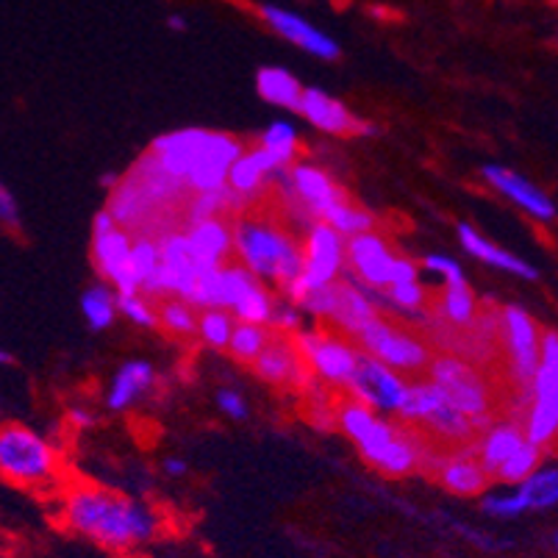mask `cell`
Listing matches in <instances>:
<instances>
[{"label": "cell", "mask_w": 558, "mask_h": 558, "mask_svg": "<svg viewBox=\"0 0 558 558\" xmlns=\"http://www.w3.org/2000/svg\"><path fill=\"white\" fill-rule=\"evenodd\" d=\"M159 326L165 328L170 337L190 339L197 333V326H201V317H195L192 306L186 301H165L159 306Z\"/></svg>", "instance_id": "37"}, {"label": "cell", "mask_w": 558, "mask_h": 558, "mask_svg": "<svg viewBox=\"0 0 558 558\" xmlns=\"http://www.w3.org/2000/svg\"><path fill=\"white\" fill-rule=\"evenodd\" d=\"M439 484L448 492L461 497L481 495L489 484V473H486L481 461L464 459V456H456V459L445 461L442 470H439Z\"/></svg>", "instance_id": "27"}, {"label": "cell", "mask_w": 558, "mask_h": 558, "mask_svg": "<svg viewBox=\"0 0 558 558\" xmlns=\"http://www.w3.org/2000/svg\"><path fill=\"white\" fill-rule=\"evenodd\" d=\"M117 292L114 287H106V283H95L81 295V314L89 323L93 331H106V328L114 323L117 317Z\"/></svg>", "instance_id": "31"}, {"label": "cell", "mask_w": 558, "mask_h": 558, "mask_svg": "<svg viewBox=\"0 0 558 558\" xmlns=\"http://www.w3.org/2000/svg\"><path fill=\"white\" fill-rule=\"evenodd\" d=\"M459 240H461V247H464L470 256L489 264V267L511 272V276L517 278H525V281H536V278H539V270H536L534 264H527L525 258L514 256V253L504 251V247H497L495 242L486 240L484 233H478L473 226H466V222H461L459 226Z\"/></svg>", "instance_id": "23"}, {"label": "cell", "mask_w": 558, "mask_h": 558, "mask_svg": "<svg viewBox=\"0 0 558 558\" xmlns=\"http://www.w3.org/2000/svg\"><path fill=\"white\" fill-rule=\"evenodd\" d=\"M481 509L489 517H497V520H511V517H520L522 511H527L525 500L520 497V492H495V495H486Z\"/></svg>", "instance_id": "43"}, {"label": "cell", "mask_w": 558, "mask_h": 558, "mask_svg": "<svg viewBox=\"0 0 558 558\" xmlns=\"http://www.w3.org/2000/svg\"><path fill=\"white\" fill-rule=\"evenodd\" d=\"M262 20L270 25L278 37H283L287 43L295 45V48L312 53L314 59L333 62V59L339 56L337 39L328 37L326 32H319L317 25L303 20L301 14L289 12V9H281V7H262Z\"/></svg>", "instance_id": "16"}, {"label": "cell", "mask_w": 558, "mask_h": 558, "mask_svg": "<svg viewBox=\"0 0 558 558\" xmlns=\"http://www.w3.org/2000/svg\"><path fill=\"white\" fill-rule=\"evenodd\" d=\"M242 154H245L242 140H236V136L231 134H222V131H211L209 145H206L201 161H197L195 170H192L186 186H190L195 195H201V192L226 190L228 175H231L233 165L242 159Z\"/></svg>", "instance_id": "14"}, {"label": "cell", "mask_w": 558, "mask_h": 558, "mask_svg": "<svg viewBox=\"0 0 558 558\" xmlns=\"http://www.w3.org/2000/svg\"><path fill=\"white\" fill-rule=\"evenodd\" d=\"M417 464H420L417 445L411 442L405 434H400V430L392 442H389L387 448L380 450V453L373 459L375 470H380V473L389 475V478H403V475L414 473Z\"/></svg>", "instance_id": "29"}, {"label": "cell", "mask_w": 558, "mask_h": 558, "mask_svg": "<svg viewBox=\"0 0 558 558\" xmlns=\"http://www.w3.org/2000/svg\"><path fill=\"white\" fill-rule=\"evenodd\" d=\"M356 342L359 348H362V353L378 359V362H384L387 367L398 369L400 375L420 373V369L430 367V362H434V359H430V350L425 348L417 337H411V333L392 326V323L384 317L373 319V323L359 333Z\"/></svg>", "instance_id": "5"}, {"label": "cell", "mask_w": 558, "mask_h": 558, "mask_svg": "<svg viewBox=\"0 0 558 558\" xmlns=\"http://www.w3.org/2000/svg\"><path fill=\"white\" fill-rule=\"evenodd\" d=\"M423 425L434 434L445 436V439H453V442H464L473 434L475 423L466 417L464 411H459L453 405V400L448 395H439V400L434 403V409L428 411V417L423 420Z\"/></svg>", "instance_id": "28"}, {"label": "cell", "mask_w": 558, "mask_h": 558, "mask_svg": "<svg viewBox=\"0 0 558 558\" xmlns=\"http://www.w3.org/2000/svg\"><path fill=\"white\" fill-rule=\"evenodd\" d=\"M258 148L270 150V154L276 156L283 167H292L298 150H301L298 148L295 125H289L287 120H276V123H272L270 129L262 134V140H258Z\"/></svg>", "instance_id": "35"}, {"label": "cell", "mask_w": 558, "mask_h": 558, "mask_svg": "<svg viewBox=\"0 0 558 558\" xmlns=\"http://www.w3.org/2000/svg\"><path fill=\"white\" fill-rule=\"evenodd\" d=\"M131 267H134L136 278L145 287L148 278L161 267V245L150 240H134V251H131Z\"/></svg>", "instance_id": "41"}, {"label": "cell", "mask_w": 558, "mask_h": 558, "mask_svg": "<svg viewBox=\"0 0 558 558\" xmlns=\"http://www.w3.org/2000/svg\"><path fill=\"white\" fill-rule=\"evenodd\" d=\"M395 436H398V428H395L392 423H387V420H375V425L373 428H369V434L364 436L362 442H359V450H362V456H364V461H367V464H373V459L375 456L380 453V450L387 448L389 442H392Z\"/></svg>", "instance_id": "44"}, {"label": "cell", "mask_w": 558, "mask_h": 558, "mask_svg": "<svg viewBox=\"0 0 558 558\" xmlns=\"http://www.w3.org/2000/svg\"><path fill=\"white\" fill-rule=\"evenodd\" d=\"M428 373L436 387L453 400L456 409L464 411L475 425L484 423L492 409V398L489 387H486V380L481 378L478 369H473L456 356H436L430 362Z\"/></svg>", "instance_id": "6"}, {"label": "cell", "mask_w": 558, "mask_h": 558, "mask_svg": "<svg viewBox=\"0 0 558 558\" xmlns=\"http://www.w3.org/2000/svg\"><path fill=\"white\" fill-rule=\"evenodd\" d=\"M425 270H428L430 276L439 278L445 287H464L466 283L461 264L453 262V258H448V256H439V253H430V256H425Z\"/></svg>", "instance_id": "45"}, {"label": "cell", "mask_w": 558, "mask_h": 558, "mask_svg": "<svg viewBox=\"0 0 558 558\" xmlns=\"http://www.w3.org/2000/svg\"><path fill=\"white\" fill-rule=\"evenodd\" d=\"M167 25H170V28H175V32H186V20L181 17V14H170V17H167Z\"/></svg>", "instance_id": "55"}, {"label": "cell", "mask_w": 558, "mask_h": 558, "mask_svg": "<svg viewBox=\"0 0 558 558\" xmlns=\"http://www.w3.org/2000/svg\"><path fill=\"white\" fill-rule=\"evenodd\" d=\"M531 409L525 417V434L531 442L547 448L558 439V333L542 337V362L531 384Z\"/></svg>", "instance_id": "4"}, {"label": "cell", "mask_w": 558, "mask_h": 558, "mask_svg": "<svg viewBox=\"0 0 558 558\" xmlns=\"http://www.w3.org/2000/svg\"><path fill=\"white\" fill-rule=\"evenodd\" d=\"M120 228V222L114 220V215H111L109 209H104L100 215H95V222H93V236H106V233L117 231Z\"/></svg>", "instance_id": "52"}, {"label": "cell", "mask_w": 558, "mask_h": 558, "mask_svg": "<svg viewBox=\"0 0 558 558\" xmlns=\"http://www.w3.org/2000/svg\"><path fill=\"white\" fill-rule=\"evenodd\" d=\"M131 242L123 228L106 233V236H93V258L100 276L114 287L117 295H140L142 283L131 267Z\"/></svg>", "instance_id": "13"}, {"label": "cell", "mask_w": 558, "mask_h": 558, "mask_svg": "<svg viewBox=\"0 0 558 558\" xmlns=\"http://www.w3.org/2000/svg\"><path fill=\"white\" fill-rule=\"evenodd\" d=\"M527 442V434L511 423H500L486 430L484 442L478 448V461L489 475H500L506 464L517 456V450Z\"/></svg>", "instance_id": "25"}, {"label": "cell", "mask_w": 558, "mask_h": 558, "mask_svg": "<svg viewBox=\"0 0 558 558\" xmlns=\"http://www.w3.org/2000/svg\"><path fill=\"white\" fill-rule=\"evenodd\" d=\"M186 236H190L197 264H201V272L226 267V258L233 253V228L226 220L217 217V220L195 222L190 226Z\"/></svg>", "instance_id": "22"}, {"label": "cell", "mask_w": 558, "mask_h": 558, "mask_svg": "<svg viewBox=\"0 0 558 558\" xmlns=\"http://www.w3.org/2000/svg\"><path fill=\"white\" fill-rule=\"evenodd\" d=\"M350 398L359 403L369 405L373 411H384V414H400L405 392H409V380L398 373V369L387 367L378 359L359 353L356 373L348 384Z\"/></svg>", "instance_id": "7"}, {"label": "cell", "mask_w": 558, "mask_h": 558, "mask_svg": "<svg viewBox=\"0 0 558 558\" xmlns=\"http://www.w3.org/2000/svg\"><path fill=\"white\" fill-rule=\"evenodd\" d=\"M276 306L278 303L272 301L270 289L258 281L247 289L245 295H242V301L231 308V314L240 319V323H251V326H270Z\"/></svg>", "instance_id": "32"}, {"label": "cell", "mask_w": 558, "mask_h": 558, "mask_svg": "<svg viewBox=\"0 0 558 558\" xmlns=\"http://www.w3.org/2000/svg\"><path fill=\"white\" fill-rule=\"evenodd\" d=\"M398 258L400 256H395L392 247L387 245V240L375 231L348 240L350 270L359 278V283H364V287L369 289H378V292H387V289L392 287L395 264H398Z\"/></svg>", "instance_id": "12"}, {"label": "cell", "mask_w": 558, "mask_h": 558, "mask_svg": "<svg viewBox=\"0 0 558 558\" xmlns=\"http://www.w3.org/2000/svg\"><path fill=\"white\" fill-rule=\"evenodd\" d=\"M62 522L73 534L114 553H131L159 536L161 520L148 504L100 486H75L64 495Z\"/></svg>", "instance_id": "1"}, {"label": "cell", "mask_w": 558, "mask_h": 558, "mask_svg": "<svg viewBox=\"0 0 558 558\" xmlns=\"http://www.w3.org/2000/svg\"><path fill=\"white\" fill-rule=\"evenodd\" d=\"M475 308H478V303H475L473 289L466 287V283L464 287H445L442 314L453 323V326L459 328L470 326V323L475 319Z\"/></svg>", "instance_id": "38"}, {"label": "cell", "mask_w": 558, "mask_h": 558, "mask_svg": "<svg viewBox=\"0 0 558 558\" xmlns=\"http://www.w3.org/2000/svg\"><path fill=\"white\" fill-rule=\"evenodd\" d=\"M117 308H120V314L129 317L134 326L140 328L159 326V308L150 306L142 295H117Z\"/></svg>", "instance_id": "42"}, {"label": "cell", "mask_w": 558, "mask_h": 558, "mask_svg": "<svg viewBox=\"0 0 558 558\" xmlns=\"http://www.w3.org/2000/svg\"><path fill=\"white\" fill-rule=\"evenodd\" d=\"M161 245V264H165L167 276L172 281V295L179 301L192 303L197 292V281H201V264H197L195 251L190 245V236L181 231H170Z\"/></svg>", "instance_id": "19"}, {"label": "cell", "mask_w": 558, "mask_h": 558, "mask_svg": "<svg viewBox=\"0 0 558 558\" xmlns=\"http://www.w3.org/2000/svg\"><path fill=\"white\" fill-rule=\"evenodd\" d=\"M500 323H504L506 348H509L517 380H520L522 387H531L536 373H539L542 337H545V331H539L536 319L520 306H506L504 314H500Z\"/></svg>", "instance_id": "9"}, {"label": "cell", "mask_w": 558, "mask_h": 558, "mask_svg": "<svg viewBox=\"0 0 558 558\" xmlns=\"http://www.w3.org/2000/svg\"><path fill=\"white\" fill-rule=\"evenodd\" d=\"M211 131L203 129H181L172 131V134H161L150 142L148 156L159 165L161 172H167L170 179L186 184L195 170V165L201 161L203 150L209 145Z\"/></svg>", "instance_id": "10"}, {"label": "cell", "mask_w": 558, "mask_h": 558, "mask_svg": "<svg viewBox=\"0 0 558 558\" xmlns=\"http://www.w3.org/2000/svg\"><path fill=\"white\" fill-rule=\"evenodd\" d=\"M323 222L333 228L337 233H342L344 240H353V236H362V233H369L375 228V215H369L367 209H359L350 201L339 203L337 209L326 217Z\"/></svg>", "instance_id": "36"}, {"label": "cell", "mask_w": 558, "mask_h": 558, "mask_svg": "<svg viewBox=\"0 0 558 558\" xmlns=\"http://www.w3.org/2000/svg\"><path fill=\"white\" fill-rule=\"evenodd\" d=\"M295 342L306 367H312V373L319 380H328V384H337V387H348L353 373H356L359 353L362 350H353L344 339L326 331H301L295 333Z\"/></svg>", "instance_id": "8"}, {"label": "cell", "mask_w": 558, "mask_h": 558, "mask_svg": "<svg viewBox=\"0 0 558 558\" xmlns=\"http://www.w3.org/2000/svg\"><path fill=\"white\" fill-rule=\"evenodd\" d=\"M289 181H292V195H298V201L314 217H319V222L326 220L339 203L348 201L337 181L326 170H319L314 165H295L289 170Z\"/></svg>", "instance_id": "18"}, {"label": "cell", "mask_w": 558, "mask_h": 558, "mask_svg": "<svg viewBox=\"0 0 558 558\" xmlns=\"http://www.w3.org/2000/svg\"><path fill=\"white\" fill-rule=\"evenodd\" d=\"M165 473L170 478H184L190 473V464L184 459H179V456H170V459H165Z\"/></svg>", "instance_id": "53"}, {"label": "cell", "mask_w": 558, "mask_h": 558, "mask_svg": "<svg viewBox=\"0 0 558 558\" xmlns=\"http://www.w3.org/2000/svg\"><path fill=\"white\" fill-rule=\"evenodd\" d=\"M303 253H306V278L312 289L333 287L348 262V242L328 222H314L308 228Z\"/></svg>", "instance_id": "11"}, {"label": "cell", "mask_w": 558, "mask_h": 558, "mask_svg": "<svg viewBox=\"0 0 558 558\" xmlns=\"http://www.w3.org/2000/svg\"><path fill=\"white\" fill-rule=\"evenodd\" d=\"M550 545H553V547H556V550H558V531H556V534H553V536H550Z\"/></svg>", "instance_id": "56"}, {"label": "cell", "mask_w": 558, "mask_h": 558, "mask_svg": "<svg viewBox=\"0 0 558 558\" xmlns=\"http://www.w3.org/2000/svg\"><path fill=\"white\" fill-rule=\"evenodd\" d=\"M539 461H542V448L527 439V442L517 450L514 459H511L509 464L500 470L497 481H504V484H509V486H520L522 481H527L531 475L536 473V470H539Z\"/></svg>", "instance_id": "39"}, {"label": "cell", "mask_w": 558, "mask_h": 558, "mask_svg": "<svg viewBox=\"0 0 558 558\" xmlns=\"http://www.w3.org/2000/svg\"><path fill=\"white\" fill-rule=\"evenodd\" d=\"M378 317L380 314L373 303V289L359 281H350V278L348 283H339L337 306H333V314L328 317L339 331L356 339Z\"/></svg>", "instance_id": "21"}, {"label": "cell", "mask_w": 558, "mask_h": 558, "mask_svg": "<svg viewBox=\"0 0 558 558\" xmlns=\"http://www.w3.org/2000/svg\"><path fill=\"white\" fill-rule=\"evenodd\" d=\"M0 220L7 222L9 228H17L20 226V217H17V203H14V195L9 192V186L0 190Z\"/></svg>", "instance_id": "51"}, {"label": "cell", "mask_w": 558, "mask_h": 558, "mask_svg": "<svg viewBox=\"0 0 558 558\" xmlns=\"http://www.w3.org/2000/svg\"><path fill=\"white\" fill-rule=\"evenodd\" d=\"M233 331H236V323H233L231 312H226V308H203L197 337L209 344V348L228 350Z\"/></svg>", "instance_id": "34"}, {"label": "cell", "mask_w": 558, "mask_h": 558, "mask_svg": "<svg viewBox=\"0 0 558 558\" xmlns=\"http://www.w3.org/2000/svg\"><path fill=\"white\" fill-rule=\"evenodd\" d=\"M233 253L242 267L287 289L306 272V253L287 231L258 217H242L233 226Z\"/></svg>", "instance_id": "2"}, {"label": "cell", "mask_w": 558, "mask_h": 558, "mask_svg": "<svg viewBox=\"0 0 558 558\" xmlns=\"http://www.w3.org/2000/svg\"><path fill=\"white\" fill-rule=\"evenodd\" d=\"M337 287L339 283H333V287L312 289L301 308H306V312L314 314V317H331L333 306H337Z\"/></svg>", "instance_id": "47"}, {"label": "cell", "mask_w": 558, "mask_h": 558, "mask_svg": "<svg viewBox=\"0 0 558 558\" xmlns=\"http://www.w3.org/2000/svg\"><path fill=\"white\" fill-rule=\"evenodd\" d=\"M272 331H267V326H251V323H240L236 331H233L231 344H228V353H231L236 362L256 364L267 344H270Z\"/></svg>", "instance_id": "33"}, {"label": "cell", "mask_w": 558, "mask_h": 558, "mask_svg": "<svg viewBox=\"0 0 558 558\" xmlns=\"http://www.w3.org/2000/svg\"><path fill=\"white\" fill-rule=\"evenodd\" d=\"M298 114L312 123L317 131H326L333 136H373L375 129L369 123H362L348 106L333 95L323 93V89H306L301 100Z\"/></svg>", "instance_id": "15"}, {"label": "cell", "mask_w": 558, "mask_h": 558, "mask_svg": "<svg viewBox=\"0 0 558 558\" xmlns=\"http://www.w3.org/2000/svg\"><path fill=\"white\" fill-rule=\"evenodd\" d=\"M392 308H403V312H420L425 303V289L417 283H403V287H392L387 289V295Z\"/></svg>", "instance_id": "46"}, {"label": "cell", "mask_w": 558, "mask_h": 558, "mask_svg": "<svg viewBox=\"0 0 558 558\" xmlns=\"http://www.w3.org/2000/svg\"><path fill=\"white\" fill-rule=\"evenodd\" d=\"M70 423L78 425V428H89V425L95 423L93 411H86V409H70Z\"/></svg>", "instance_id": "54"}, {"label": "cell", "mask_w": 558, "mask_h": 558, "mask_svg": "<svg viewBox=\"0 0 558 558\" xmlns=\"http://www.w3.org/2000/svg\"><path fill=\"white\" fill-rule=\"evenodd\" d=\"M337 417H339V428L344 430V436H350V439H353L356 445L369 434V428H373L375 420H378L369 405L359 403V400H353V398H350L348 403L339 405Z\"/></svg>", "instance_id": "40"}, {"label": "cell", "mask_w": 558, "mask_h": 558, "mask_svg": "<svg viewBox=\"0 0 558 558\" xmlns=\"http://www.w3.org/2000/svg\"><path fill=\"white\" fill-rule=\"evenodd\" d=\"M253 373L272 387H292V384H303L308 378L306 362H303L295 339H283L278 333H272L267 350L253 364Z\"/></svg>", "instance_id": "20"}, {"label": "cell", "mask_w": 558, "mask_h": 558, "mask_svg": "<svg viewBox=\"0 0 558 558\" xmlns=\"http://www.w3.org/2000/svg\"><path fill=\"white\" fill-rule=\"evenodd\" d=\"M272 328L278 331H295L301 333V326H303V317L301 312H298L295 303H278L276 306V314H272Z\"/></svg>", "instance_id": "48"}, {"label": "cell", "mask_w": 558, "mask_h": 558, "mask_svg": "<svg viewBox=\"0 0 558 558\" xmlns=\"http://www.w3.org/2000/svg\"><path fill=\"white\" fill-rule=\"evenodd\" d=\"M59 459L37 430L7 423L0 430V475L14 486L39 489L56 481Z\"/></svg>", "instance_id": "3"}, {"label": "cell", "mask_w": 558, "mask_h": 558, "mask_svg": "<svg viewBox=\"0 0 558 558\" xmlns=\"http://www.w3.org/2000/svg\"><path fill=\"white\" fill-rule=\"evenodd\" d=\"M481 172H484V181L492 190L500 192V195H504L506 201L514 203V206H520L527 217L545 222H550L553 217H556V203L550 201V195L542 192L534 181L522 179L520 172L500 165H486Z\"/></svg>", "instance_id": "17"}, {"label": "cell", "mask_w": 558, "mask_h": 558, "mask_svg": "<svg viewBox=\"0 0 558 558\" xmlns=\"http://www.w3.org/2000/svg\"><path fill=\"white\" fill-rule=\"evenodd\" d=\"M217 405L226 417L231 420H245L247 417V403L240 392H233V389H220L217 395Z\"/></svg>", "instance_id": "49"}, {"label": "cell", "mask_w": 558, "mask_h": 558, "mask_svg": "<svg viewBox=\"0 0 558 558\" xmlns=\"http://www.w3.org/2000/svg\"><path fill=\"white\" fill-rule=\"evenodd\" d=\"M256 93L258 98L267 100L270 106L278 109L298 111L303 100V84L283 68H262L256 73Z\"/></svg>", "instance_id": "26"}, {"label": "cell", "mask_w": 558, "mask_h": 558, "mask_svg": "<svg viewBox=\"0 0 558 558\" xmlns=\"http://www.w3.org/2000/svg\"><path fill=\"white\" fill-rule=\"evenodd\" d=\"M156 384V369L150 362H142V359H134V362H125L123 367L117 369V375L111 378L109 392H106V405L111 411H125L136 403L140 398L154 389Z\"/></svg>", "instance_id": "24"}, {"label": "cell", "mask_w": 558, "mask_h": 558, "mask_svg": "<svg viewBox=\"0 0 558 558\" xmlns=\"http://www.w3.org/2000/svg\"><path fill=\"white\" fill-rule=\"evenodd\" d=\"M417 278H420L417 264L409 262V258H398V264H395L392 287H403V283H417ZM392 287H389V289H392Z\"/></svg>", "instance_id": "50"}, {"label": "cell", "mask_w": 558, "mask_h": 558, "mask_svg": "<svg viewBox=\"0 0 558 558\" xmlns=\"http://www.w3.org/2000/svg\"><path fill=\"white\" fill-rule=\"evenodd\" d=\"M527 511H547L558 506V466H539L527 481L514 486Z\"/></svg>", "instance_id": "30"}]
</instances>
